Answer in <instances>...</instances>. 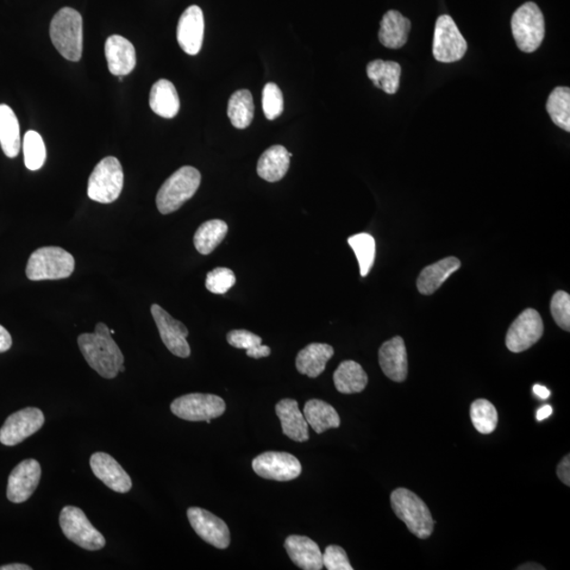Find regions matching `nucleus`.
<instances>
[{
  "label": "nucleus",
  "mask_w": 570,
  "mask_h": 570,
  "mask_svg": "<svg viewBox=\"0 0 570 570\" xmlns=\"http://www.w3.org/2000/svg\"><path fill=\"white\" fill-rule=\"evenodd\" d=\"M78 342L81 354L94 371L106 379L117 378L124 365V355L107 325L98 323L94 333L79 335Z\"/></svg>",
  "instance_id": "f257e3e1"
},
{
  "label": "nucleus",
  "mask_w": 570,
  "mask_h": 570,
  "mask_svg": "<svg viewBox=\"0 0 570 570\" xmlns=\"http://www.w3.org/2000/svg\"><path fill=\"white\" fill-rule=\"evenodd\" d=\"M50 37L62 58L79 61L83 54V18L77 10L62 8L50 24Z\"/></svg>",
  "instance_id": "f03ea898"
},
{
  "label": "nucleus",
  "mask_w": 570,
  "mask_h": 570,
  "mask_svg": "<svg viewBox=\"0 0 570 570\" xmlns=\"http://www.w3.org/2000/svg\"><path fill=\"white\" fill-rule=\"evenodd\" d=\"M201 184V173L195 167L184 166L173 173L160 188L156 206L163 215L177 211L182 205L195 196Z\"/></svg>",
  "instance_id": "7ed1b4c3"
},
{
  "label": "nucleus",
  "mask_w": 570,
  "mask_h": 570,
  "mask_svg": "<svg viewBox=\"0 0 570 570\" xmlns=\"http://www.w3.org/2000/svg\"><path fill=\"white\" fill-rule=\"evenodd\" d=\"M392 509L406 524L411 534L418 538H428L434 532L435 521L428 506L415 492L397 488L391 494Z\"/></svg>",
  "instance_id": "20e7f679"
},
{
  "label": "nucleus",
  "mask_w": 570,
  "mask_h": 570,
  "mask_svg": "<svg viewBox=\"0 0 570 570\" xmlns=\"http://www.w3.org/2000/svg\"><path fill=\"white\" fill-rule=\"evenodd\" d=\"M75 260L67 250L58 247L36 249L30 256L26 274L33 281L61 280L70 277L74 272Z\"/></svg>",
  "instance_id": "39448f33"
},
{
  "label": "nucleus",
  "mask_w": 570,
  "mask_h": 570,
  "mask_svg": "<svg viewBox=\"0 0 570 570\" xmlns=\"http://www.w3.org/2000/svg\"><path fill=\"white\" fill-rule=\"evenodd\" d=\"M124 187V173L120 161L107 156L94 167L88 180V197L103 204L115 202Z\"/></svg>",
  "instance_id": "423d86ee"
},
{
  "label": "nucleus",
  "mask_w": 570,
  "mask_h": 570,
  "mask_svg": "<svg viewBox=\"0 0 570 570\" xmlns=\"http://www.w3.org/2000/svg\"><path fill=\"white\" fill-rule=\"evenodd\" d=\"M511 29L519 49L525 53L535 52L545 36V21L540 8L535 3L521 5L512 16Z\"/></svg>",
  "instance_id": "0eeeda50"
},
{
  "label": "nucleus",
  "mask_w": 570,
  "mask_h": 570,
  "mask_svg": "<svg viewBox=\"0 0 570 570\" xmlns=\"http://www.w3.org/2000/svg\"><path fill=\"white\" fill-rule=\"evenodd\" d=\"M60 525L68 540L80 548L97 551L106 547L104 536L88 519L78 507L66 506L61 511Z\"/></svg>",
  "instance_id": "6e6552de"
},
{
  "label": "nucleus",
  "mask_w": 570,
  "mask_h": 570,
  "mask_svg": "<svg viewBox=\"0 0 570 570\" xmlns=\"http://www.w3.org/2000/svg\"><path fill=\"white\" fill-rule=\"evenodd\" d=\"M171 410L175 416L188 422L210 423L220 417L227 410V405L220 397L212 394L192 393L174 399Z\"/></svg>",
  "instance_id": "1a4fd4ad"
},
{
  "label": "nucleus",
  "mask_w": 570,
  "mask_h": 570,
  "mask_svg": "<svg viewBox=\"0 0 570 570\" xmlns=\"http://www.w3.org/2000/svg\"><path fill=\"white\" fill-rule=\"evenodd\" d=\"M467 48V42L463 39L453 17L449 15L438 17L434 40L435 60L446 64L459 61L466 54Z\"/></svg>",
  "instance_id": "9d476101"
},
{
  "label": "nucleus",
  "mask_w": 570,
  "mask_h": 570,
  "mask_svg": "<svg viewBox=\"0 0 570 570\" xmlns=\"http://www.w3.org/2000/svg\"><path fill=\"white\" fill-rule=\"evenodd\" d=\"M45 424V416L39 408L23 409L11 415L0 429V443L14 447L40 431Z\"/></svg>",
  "instance_id": "9b49d317"
},
{
  "label": "nucleus",
  "mask_w": 570,
  "mask_h": 570,
  "mask_svg": "<svg viewBox=\"0 0 570 570\" xmlns=\"http://www.w3.org/2000/svg\"><path fill=\"white\" fill-rule=\"evenodd\" d=\"M543 332V321L537 311L525 310L507 332L506 346L513 353L524 352L541 340Z\"/></svg>",
  "instance_id": "f8f14e48"
},
{
  "label": "nucleus",
  "mask_w": 570,
  "mask_h": 570,
  "mask_svg": "<svg viewBox=\"0 0 570 570\" xmlns=\"http://www.w3.org/2000/svg\"><path fill=\"white\" fill-rule=\"evenodd\" d=\"M253 469L259 477L277 481L295 480L303 472L302 463L296 456L276 451L257 456L253 461Z\"/></svg>",
  "instance_id": "ddd939ff"
},
{
  "label": "nucleus",
  "mask_w": 570,
  "mask_h": 570,
  "mask_svg": "<svg viewBox=\"0 0 570 570\" xmlns=\"http://www.w3.org/2000/svg\"><path fill=\"white\" fill-rule=\"evenodd\" d=\"M150 311L165 347L181 359L190 357L192 350L190 343L187 342L188 330L185 325L175 321L159 304H153Z\"/></svg>",
  "instance_id": "4468645a"
},
{
  "label": "nucleus",
  "mask_w": 570,
  "mask_h": 570,
  "mask_svg": "<svg viewBox=\"0 0 570 570\" xmlns=\"http://www.w3.org/2000/svg\"><path fill=\"white\" fill-rule=\"evenodd\" d=\"M187 517L192 528L203 541L219 549L229 547V529L223 519L199 507H191L187 510Z\"/></svg>",
  "instance_id": "2eb2a0df"
},
{
  "label": "nucleus",
  "mask_w": 570,
  "mask_h": 570,
  "mask_svg": "<svg viewBox=\"0 0 570 570\" xmlns=\"http://www.w3.org/2000/svg\"><path fill=\"white\" fill-rule=\"evenodd\" d=\"M42 477V468L36 460H24L11 472L7 498L12 503L26 502L36 491Z\"/></svg>",
  "instance_id": "dca6fc26"
},
{
  "label": "nucleus",
  "mask_w": 570,
  "mask_h": 570,
  "mask_svg": "<svg viewBox=\"0 0 570 570\" xmlns=\"http://www.w3.org/2000/svg\"><path fill=\"white\" fill-rule=\"evenodd\" d=\"M204 15L198 5H191L181 15L177 29V39L182 50L187 54L197 55L204 39Z\"/></svg>",
  "instance_id": "f3484780"
},
{
  "label": "nucleus",
  "mask_w": 570,
  "mask_h": 570,
  "mask_svg": "<svg viewBox=\"0 0 570 570\" xmlns=\"http://www.w3.org/2000/svg\"><path fill=\"white\" fill-rule=\"evenodd\" d=\"M92 472L103 483L118 493H127L133 488V481L129 474L114 457L107 453H97L90 459Z\"/></svg>",
  "instance_id": "a211bd4d"
},
{
  "label": "nucleus",
  "mask_w": 570,
  "mask_h": 570,
  "mask_svg": "<svg viewBox=\"0 0 570 570\" xmlns=\"http://www.w3.org/2000/svg\"><path fill=\"white\" fill-rule=\"evenodd\" d=\"M379 365L388 378L403 383L408 375V356L402 337L396 336L379 349Z\"/></svg>",
  "instance_id": "6ab92c4d"
},
{
  "label": "nucleus",
  "mask_w": 570,
  "mask_h": 570,
  "mask_svg": "<svg viewBox=\"0 0 570 570\" xmlns=\"http://www.w3.org/2000/svg\"><path fill=\"white\" fill-rule=\"evenodd\" d=\"M105 55L111 74L125 77L134 71L136 65L135 49L121 35H112L105 43Z\"/></svg>",
  "instance_id": "aec40b11"
},
{
  "label": "nucleus",
  "mask_w": 570,
  "mask_h": 570,
  "mask_svg": "<svg viewBox=\"0 0 570 570\" xmlns=\"http://www.w3.org/2000/svg\"><path fill=\"white\" fill-rule=\"evenodd\" d=\"M276 413L280 419L282 432L291 440L304 443L309 440V424L299 410L296 400L285 398L276 405Z\"/></svg>",
  "instance_id": "412c9836"
},
{
  "label": "nucleus",
  "mask_w": 570,
  "mask_h": 570,
  "mask_svg": "<svg viewBox=\"0 0 570 570\" xmlns=\"http://www.w3.org/2000/svg\"><path fill=\"white\" fill-rule=\"evenodd\" d=\"M287 555L299 568L304 570H322L323 568L322 553L317 543L308 537L290 536L285 543Z\"/></svg>",
  "instance_id": "4be33fe9"
},
{
  "label": "nucleus",
  "mask_w": 570,
  "mask_h": 570,
  "mask_svg": "<svg viewBox=\"0 0 570 570\" xmlns=\"http://www.w3.org/2000/svg\"><path fill=\"white\" fill-rule=\"evenodd\" d=\"M334 349L327 343H311L300 350L296 359L298 372L316 378L324 372L328 361L333 357Z\"/></svg>",
  "instance_id": "5701e85b"
},
{
  "label": "nucleus",
  "mask_w": 570,
  "mask_h": 570,
  "mask_svg": "<svg viewBox=\"0 0 570 570\" xmlns=\"http://www.w3.org/2000/svg\"><path fill=\"white\" fill-rule=\"evenodd\" d=\"M411 30V22L398 11H388L380 23L379 42L389 49L406 45Z\"/></svg>",
  "instance_id": "b1692460"
},
{
  "label": "nucleus",
  "mask_w": 570,
  "mask_h": 570,
  "mask_svg": "<svg viewBox=\"0 0 570 570\" xmlns=\"http://www.w3.org/2000/svg\"><path fill=\"white\" fill-rule=\"evenodd\" d=\"M461 261L448 257L435 265L425 267L417 279V289L423 295H432L443 285L451 275L459 271Z\"/></svg>",
  "instance_id": "393cba45"
},
{
  "label": "nucleus",
  "mask_w": 570,
  "mask_h": 570,
  "mask_svg": "<svg viewBox=\"0 0 570 570\" xmlns=\"http://www.w3.org/2000/svg\"><path fill=\"white\" fill-rule=\"evenodd\" d=\"M293 154L281 145L269 147L260 156L257 173L263 180L267 182H278L285 178L290 168Z\"/></svg>",
  "instance_id": "a878e982"
},
{
  "label": "nucleus",
  "mask_w": 570,
  "mask_h": 570,
  "mask_svg": "<svg viewBox=\"0 0 570 570\" xmlns=\"http://www.w3.org/2000/svg\"><path fill=\"white\" fill-rule=\"evenodd\" d=\"M150 108L155 115L173 118L180 110V98L177 89L167 79H160L153 86L149 97Z\"/></svg>",
  "instance_id": "bb28decb"
},
{
  "label": "nucleus",
  "mask_w": 570,
  "mask_h": 570,
  "mask_svg": "<svg viewBox=\"0 0 570 570\" xmlns=\"http://www.w3.org/2000/svg\"><path fill=\"white\" fill-rule=\"evenodd\" d=\"M0 146L8 158H16L21 150V128L14 111L0 104Z\"/></svg>",
  "instance_id": "cd10ccee"
},
{
  "label": "nucleus",
  "mask_w": 570,
  "mask_h": 570,
  "mask_svg": "<svg viewBox=\"0 0 570 570\" xmlns=\"http://www.w3.org/2000/svg\"><path fill=\"white\" fill-rule=\"evenodd\" d=\"M304 416L311 428L318 435L333 428H340L341 417L330 404L321 399H311L305 404Z\"/></svg>",
  "instance_id": "c85d7f7f"
},
{
  "label": "nucleus",
  "mask_w": 570,
  "mask_h": 570,
  "mask_svg": "<svg viewBox=\"0 0 570 570\" xmlns=\"http://www.w3.org/2000/svg\"><path fill=\"white\" fill-rule=\"evenodd\" d=\"M365 369L353 360L342 361L334 373V384L342 394L360 393L368 385Z\"/></svg>",
  "instance_id": "c756f323"
},
{
  "label": "nucleus",
  "mask_w": 570,
  "mask_h": 570,
  "mask_svg": "<svg viewBox=\"0 0 570 570\" xmlns=\"http://www.w3.org/2000/svg\"><path fill=\"white\" fill-rule=\"evenodd\" d=\"M367 74L373 84L388 94L397 93L402 67L396 61L376 60L367 67Z\"/></svg>",
  "instance_id": "7c9ffc66"
},
{
  "label": "nucleus",
  "mask_w": 570,
  "mask_h": 570,
  "mask_svg": "<svg viewBox=\"0 0 570 570\" xmlns=\"http://www.w3.org/2000/svg\"><path fill=\"white\" fill-rule=\"evenodd\" d=\"M229 227L222 220H210L200 227L193 237V243L200 254L210 255L227 237Z\"/></svg>",
  "instance_id": "2f4dec72"
},
{
  "label": "nucleus",
  "mask_w": 570,
  "mask_h": 570,
  "mask_svg": "<svg viewBox=\"0 0 570 570\" xmlns=\"http://www.w3.org/2000/svg\"><path fill=\"white\" fill-rule=\"evenodd\" d=\"M254 111L253 96L248 90H238L230 97L228 115L237 129H246L252 124Z\"/></svg>",
  "instance_id": "473e14b6"
},
{
  "label": "nucleus",
  "mask_w": 570,
  "mask_h": 570,
  "mask_svg": "<svg viewBox=\"0 0 570 570\" xmlns=\"http://www.w3.org/2000/svg\"><path fill=\"white\" fill-rule=\"evenodd\" d=\"M547 108L551 120L563 130L570 131V90L567 87H556L550 93Z\"/></svg>",
  "instance_id": "72a5a7b5"
},
{
  "label": "nucleus",
  "mask_w": 570,
  "mask_h": 570,
  "mask_svg": "<svg viewBox=\"0 0 570 570\" xmlns=\"http://www.w3.org/2000/svg\"><path fill=\"white\" fill-rule=\"evenodd\" d=\"M228 341L231 347L247 350V355L259 360L271 355V349L263 346L262 338L247 330H234L228 334Z\"/></svg>",
  "instance_id": "f704fd0d"
},
{
  "label": "nucleus",
  "mask_w": 570,
  "mask_h": 570,
  "mask_svg": "<svg viewBox=\"0 0 570 570\" xmlns=\"http://www.w3.org/2000/svg\"><path fill=\"white\" fill-rule=\"evenodd\" d=\"M470 416H472L474 428L481 435H491L497 428L498 411L490 400H475L470 409Z\"/></svg>",
  "instance_id": "c9c22d12"
},
{
  "label": "nucleus",
  "mask_w": 570,
  "mask_h": 570,
  "mask_svg": "<svg viewBox=\"0 0 570 570\" xmlns=\"http://www.w3.org/2000/svg\"><path fill=\"white\" fill-rule=\"evenodd\" d=\"M348 243L359 260L360 275L362 277H366L371 271L375 261L376 243L374 238L367 233L357 234L350 237Z\"/></svg>",
  "instance_id": "e433bc0d"
},
{
  "label": "nucleus",
  "mask_w": 570,
  "mask_h": 570,
  "mask_svg": "<svg viewBox=\"0 0 570 570\" xmlns=\"http://www.w3.org/2000/svg\"><path fill=\"white\" fill-rule=\"evenodd\" d=\"M23 156L24 164L30 171H39L47 158V150L45 143L39 133L34 130L27 131L23 137Z\"/></svg>",
  "instance_id": "4c0bfd02"
},
{
  "label": "nucleus",
  "mask_w": 570,
  "mask_h": 570,
  "mask_svg": "<svg viewBox=\"0 0 570 570\" xmlns=\"http://www.w3.org/2000/svg\"><path fill=\"white\" fill-rule=\"evenodd\" d=\"M262 107L269 121H274L282 115L285 108L284 94L277 85L274 83L266 85L262 93Z\"/></svg>",
  "instance_id": "58836bf2"
},
{
  "label": "nucleus",
  "mask_w": 570,
  "mask_h": 570,
  "mask_svg": "<svg viewBox=\"0 0 570 570\" xmlns=\"http://www.w3.org/2000/svg\"><path fill=\"white\" fill-rule=\"evenodd\" d=\"M236 284V276L228 267H217L212 269L206 277V289L212 294L223 295L227 294Z\"/></svg>",
  "instance_id": "ea45409f"
},
{
  "label": "nucleus",
  "mask_w": 570,
  "mask_h": 570,
  "mask_svg": "<svg viewBox=\"0 0 570 570\" xmlns=\"http://www.w3.org/2000/svg\"><path fill=\"white\" fill-rule=\"evenodd\" d=\"M551 315L564 331H570V296L564 291H557L550 304Z\"/></svg>",
  "instance_id": "a19ab883"
},
{
  "label": "nucleus",
  "mask_w": 570,
  "mask_h": 570,
  "mask_svg": "<svg viewBox=\"0 0 570 570\" xmlns=\"http://www.w3.org/2000/svg\"><path fill=\"white\" fill-rule=\"evenodd\" d=\"M323 566L328 570H353L346 551L337 545H330L322 555Z\"/></svg>",
  "instance_id": "79ce46f5"
},
{
  "label": "nucleus",
  "mask_w": 570,
  "mask_h": 570,
  "mask_svg": "<svg viewBox=\"0 0 570 570\" xmlns=\"http://www.w3.org/2000/svg\"><path fill=\"white\" fill-rule=\"evenodd\" d=\"M557 477L563 481L566 486H570V457L567 454L561 461L559 465L556 468Z\"/></svg>",
  "instance_id": "37998d69"
},
{
  "label": "nucleus",
  "mask_w": 570,
  "mask_h": 570,
  "mask_svg": "<svg viewBox=\"0 0 570 570\" xmlns=\"http://www.w3.org/2000/svg\"><path fill=\"white\" fill-rule=\"evenodd\" d=\"M12 347V337L3 325H0V353L7 352Z\"/></svg>",
  "instance_id": "c03bdc74"
},
{
  "label": "nucleus",
  "mask_w": 570,
  "mask_h": 570,
  "mask_svg": "<svg viewBox=\"0 0 570 570\" xmlns=\"http://www.w3.org/2000/svg\"><path fill=\"white\" fill-rule=\"evenodd\" d=\"M551 413H553V408H551V406L545 405L544 406H542L541 409H538L537 413V421H544V419H547L551 416Z\"/></svg>",
  "instance_id": "a18cd8bd"
},
{
  "label": "nucleus",
  "mask_w": 570,
  "mask_h": 570,
  "mask_svg": "<svg viewBox=\"0 0 570 570\" xmlns=\"http://www.w3.org/2000/svg\"><path fill=\"white\" fill-rule=\"evenodd\" d=\"M534 393L537 397H540L541 399H547L550 397V391L547 389V388L541 385L534 386Z\"/></svg>",
  "instance_id": "49530a36"
},
{
  "label": "nucleus",
  "mask_w": 570,
  "mask_h": 570,
  "mask_svg": "<svg viewBox=\"0 0 570 570\" xmlns=\"http://www.w3.org/2000/svg\"><path fill=\"white\" fill-rule=\"evenodd\" d=\"M0 570H33V567L26 565V564L14 563L0 566Z\"/></svg>",
  "instance_id": "de8ad7c7"
},
{
  "label": "nucleus",
  "mask_w": 570,
  "mask_h": 570,
  "mask_svg": "<svg viewBox=\"0 0 570 570\" xmlns=\"http://www.w3.org/2000/svg\"><path fill=\"white\" fill-rule=\"evenodd\" d=\"M518 569L521 570V569H542L544 570L545 568L542 565H538V564L536 563H528V564H524V565H522L521 567H519Z\"/></svg>",
  "instance_id": "09e8293b"
},
{
  "label": "nucleus",
  "mask_w": 570,
  "mask_h": 570,
  "mask_svg": "<svg viewBox=\"0 0 570 570\" xmlns=\"http://www.w3.org/2000/svg\"><path fill=\"white\" fill-rule=\"evenodd\" d=\"M124 371H125V367H124V365H123V366L121 367V369H120V372H124Z\"/></svg>",
  "instance_id": "8fccbe9b"
}]
</instances>
